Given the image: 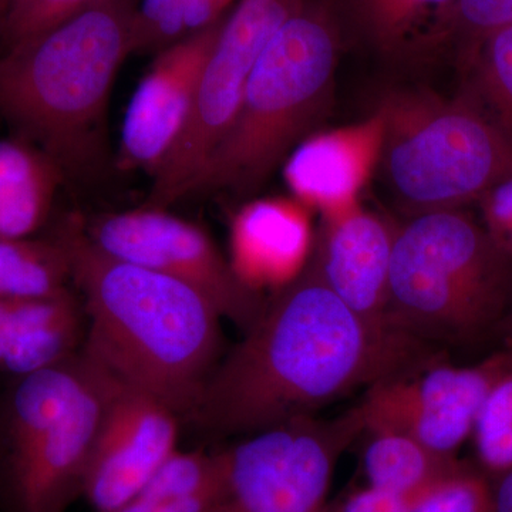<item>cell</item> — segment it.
Wrapping results in <instances>:
<instances>
[{"label":"cell","instance_id":"cell-33","mask_svg":"<svg viewBox=\"0 0 512 512\" xmlns=\"http://www.w3.org/2000/svg\"><path fill=\"white\" fill-rule=\"evenodd\" d=\"M208 512H238L237 508L234 507V504L231 503V500L224 501V503L217 505V507L212 508V510Z\"/></svg>","mask_w":512,"mask_h":512},{"label":"cell","instance_id":"cell-29","mask_svg":"<svg viewBox=\"0 0 512 512\" xmlns=\"http://www.w3.org/2000/svg\"><path fill=\"white\" fill-rule=\"evenodd\" d=\"M477 205L488 234L512 256V175L485 192Z\"/></svg>","mask_w":512,"mask_h":512},{"label":"cell","instance_id":"cell-10","mask_svg":"<svg viewBox=\"0 0 512 512\" xmlns=\"http://www.w3.org/2000/svg\"><path fill=\"white\" fill-rule=\"evenodd\" d=\"M511 366L512 349L474 366H453L431 357L370 384L357 409L365 431L404 434L441 456L457 458L471 440L488 393Z\"/></svg>","mask_w":512,"mask_h":512},{"label":"cell","instance_id":"cell-14","mask_svg":"<svg viewBox=\"0 0 512 512\" xmlns=\"http://www.w3.org/2000/svg\"><path fill=\"white\" fill-rule=\"evenodd\" d=\"M396 228L357 204L323 218L312 252L329 288L372 328L386 333H402L389 320V274Z\"/></svg>","mask_w":512,"mask_h":512},{"label":"cell","instance_id":"cell-8","mask_svg":"<svg viewBox=\"0 0 512 512\" xmlns=\"http://www.w3.org/2000/svg\"><path fill=\"white\" fill-rule=\"evenodd\" d=\"M306 0H239L227 13L207 62L183 130L157 168L148 207L165 208L184 192L237 116L249 77L282 25Z\"/></svg>","mask_w":512,"mask_h":512},{"label":"cell","instance_id":"cell-3","mask_svg":"<svg viewBox=\"0 0 512 512\" xmlns=\"http://www.w3.org/2000/svg\"><path fill=\"white\" fill-rule=\"evenodd\" d=\"M134 0H101L42 35L0 49V119L52 158L66 180L110 161L107 110L133 53Z\"/></svg>","mask_w":512,"mask_h":512},{"label":"cell","instance_id":"cell-24","mask_svg":"<svg viewBox=\"0 0 512 512\" xmlns=\"http://www.w3.org/2000/svg\"><path fill=\"white\" fill-rule=\"evenodd\" d=\"M471 441L476 467L491 481L512 470V366L488 393Z\"/></svg>","mask_w":512,"mask_h":512},{"label":"cell","instance_id":"cell-12","mask_svg":"<svg viewBox=\"0 0 512 512\" xmlns=\"http://www.w3.org/2000/svg\"><path fill=\"white\" fill-rule=\"evenodd\" d=\"M177 414L114 377L82 493L97 512L128 503L177 450Z\"/></svg>","mask_w":512,"mask_h":512},{"label":"cell","instance_id":"cell-18","mask_svg":"<svg viewBox=\"0 0 512 512\" xmlns=\"http://www.w3.org/2000/svg\"><path fill=\"white\" fill-rule=\"evenodd\" d=\"M59 165L20 136L0 140V241L35 237L49 218L60 185Z\"/></svg>","mask_w":512,"mask_h":512},{"label":"cell","instance_id":"cell-31","mask_svg":"<svg viewBox=\"0 0 512 512\" xmlns=\"http://www.w3.org/2000/svg\"><path fill=\"white\" fill-rule=\"evenodd\" d=\"M491 512H512V470L493 481Z\"/></svg>","mask_w":512,"mask_h":512},{"label":"cell","instance_id":"cell-30","mask_svg":"<svg viewBox=\"0 0 512 512\" xmlns=\"http://www.w3.org/2000/svg\"><path fill=\"white\" fill-rule=\"evenodd\" d=\"M220 495L204 494L185 498H131L111 512H208L227 501Z\"/></svg>","mask_w":512,"mask_h":512},{"label":"cell","instance_id":"cell-19","mask_svg":"<svg viewBox=\"0 0 512 512\" xmlns=\"http://www.w3.org/2000/svg\"><path fill=\"white\" fill-rule=\"evenodd\" d=\"M454 3L456 0H348L360 35L386 57L443 46Z\"/></svg>","mask_w":512,"mask_h":512},{"label":"cell","instance_id":"cell-6","mask_svg":"<svg viewBox=\"0 0 512 512\" xmlns=\"http://www.w3.org/2000/svg\"><path fill=\"white\" fill-rule=\"evenodd\" d=\"M377 110L383 117L379 168L412 215L463 210L512 175V141L468 97L399 90Z\"/></svg>","mask_w":512,"mask_h":512},{"label":"cell","instance_id":"cell-4","mask_svg":"<svg viewBox=\"0 0 512 512\" xmlns=\"http://www.w3.org/2000/svg\"><path fill=\"white\" fill-rule=\"evenodd\" d=\"M340 43L335 2L306 0L259 57L237 116L183 198L258 191L329 110Z\"/></svg>","mask_w":512,"mask_h":512},{"label":"cell","instance_id":"cell-20","mask_svg":"<svg viewBox=\"0 0 512 512\" xmlns=\"http://www.w3.org/2000/svg\"><path fill=\"white\" fill-rule=\"evenodd\" d=\"M367 433L362 453L366 484L402 494H421L456 471L463 461L444 457L429 447L392 431Z\"/></svg>","mask_w":512,"mask_h":512},{"label":"cell","instance_id":"cell-15","mask_svg":"<svg viewBox=\"0 0 512 512\" xmlns=\"http://www.w3.org/2000/svg\"><path fill=\"white\" fill-rule=\"evenodd\" d=\"M382 143L379 110L362 123L312 133L284 161L293 198L308 210L319 211L322 218L360 204V192L379 168Z\"/></svg>","mask_w":512,"mask_h":512},{"label":"cell","instance_id":"cell-13","mask_svg":"<svg viewBox=\"0 0 512 512\" xmlns=\"http://www.w3.org/2000/svg\"><path fill=\"white\" fill-rule=\"evenodd\" d=\"M224 19L157 53L128 104L117 165L153 175L170 153L190 113L202 67Z\"/></svg>","mask_w":512,"mask_h":512},{"label":"cell","instance_id":"cell-26","mask_svg":"<svg viewBox=\"0 0 512 512\" xmlns=\"http://www.w3.org/2000/svg\"><path fill=\"white\" fill-rule=\"evenodd\" d=\"M493 481L463 463L430 488L410 512H491Z\"/></svg>","mask_w":512,"mask_h":512},{"label":"cell","instance_id":"cell-1","mask_svg":"<svg viewBox=\"0 0 512 512\" xmlns=\"http://www.w3.org/2000/svg\"><path fill=\"white\" fill-rule=\"evenodd\" d=\"M430 353L410 336L372 328L329 288L311 256L215 367L194 416L215 433L251 436L315 416Z\"/></svg>","mask_w":512,"mask_h":512},{"label":"cell","instance_id":"cell-11","mask_svg":"<svg viewBox=\"0 0 512 512\" xmlns=\"http://www.w3.org/2000/svg\"><path fill=\"white\" fill-rule=\"evenodd\" d=\"M83 228L101 251L184 282L245 330L264 309L261 293L244 282L210 235L165 208L100 214Z\"/></svg>","mask_w":512,"mask_h":512},{"label":"cell","instance_id":"cell-21","mask_svg":"<svg viewBox=\"0 0 512 512\" xmlns=\"http://www.w3.org/2000/svg\"><path fill=\"white\" fill-rule=\"evenodd\" d=\"M69 284V252L56 234L0 241V299L46 298Z\"/></svg>","mask_w":512,"mask_h":512},{"label":"cell","instance_id":"cell-9","mask_svg":"<svg viewBox=\"0 0 512 512\" xmlns=\"http://www.w3.org/2000/svg\"><path fill=\"white\" fill-rule=\"evenodd\" d=\"M363 431L356 406L251 434L227 451L229 500L238 512H325L336 463Z\"/></svg>","mask_w":512,"mask_h":512},{"label":"cell","instance_id":"cell-2","mask_svg":"<svg viewBox=\"0 0 512 512\" xmlns=\"http://www.w3.org/2000/svg\"><path fill=\"white\" fill-rule=\"evenodd\" d=\"M82 293L83 353L121 383L194 414L221 350V315L194 288L106 254L69 218L56 232Z\"/></svg>","mask_w":512,"mask_h":512},{"label":"cell","instance_id":"cell-16","mask_svg":"<svg viewBox=\"0 0 512 512\" xmlns=\"http://www.w3.org/2000/svg\"><path fill=\"white\" fill-rule=\"evenodd\" d=\"M313 245L308 208L295 198L248 202L232 222L231 264L256 291L292 282L308 265Z\"/></svg>","mask_w":512,"mask_h":512},{"label":"cell","instance_id":"cell-27","mask_svg":"<svg viewBox=\"0 0 512 512\" xmlns=\"http://www.w3.org/2000/svg\"><path fill=\"white\" fill-rule=\"evenodd\" d=\"M512 26V0H456L448 16L444 45L457 42L464 55L484 37Z\"/></svg>","mask_w":512,"mask_h":512},{"label":"cell","instance_id":"cell-23","mask_svg":"<svg viewBox=\"0 0 512 512\" xmlns=\"http://www.w3.org/2000/svg\"><path fill=\"white\" fill-rule=\"evenodd\" d=\"M470 96L512 141V26L484 37L466 55Z\"/></svg>","mask_w":512,"mask_h":512},{"label":"cell","instance_id":"cell-32","mask_svg":"<svg viewBox=\"0 0 512 512\" xmlns=\"http://www.w3.org/2000/svg\"><path fill=\"white\" fill-rule=\"evenodd\" d=\"M498 333H500L501 338L504 340L505 349H512V308L508 315L505 316L503 323H501Z\"/></svg>","mask_w":512,"mask_h":512},{"label":"cell","instance_id":"cell-25","mask_svg":"<svg viewBox=\"0 0 512 512\" xmlns=\"http://www.w3.org/2000/svg\"><path fill=\"white\" fill-rule=\"evenodd\" d=\"M101 0H6L0 8V49L62 25Z\"/></svg>","mask_w":512,"mask_h":512},{"label":"cell","instance_id":"cell-28","mask_svg":"<svg viewBox=\"0 0 512 512\" xmlns=\"http://www.w3.org/2000/svg\"><path fill=\"white\" fill-rule=\"evenodd\" d=\"M424 493L402 494L365 484L328 503L325 512H410Z\"/></svg>","mask_w":512,"mask_h":512},{"label":"cell","instance_id":"cell-17","mask_svg":"<svg viewBox=\"0 0 512 512\" xmlns=\"http://www.w3.org/2000/svg\"><path fill=\"white\" fill-rule=\"evenodd\" d=\"M84 316L70 289L46 298L0 299V375L19 379L72 359Z\"/></svg>","mask_w":512,"mask_h":512},{"label":"cell","instance_id":"cell-34","mask_svg":"<svg viewBox=\"0 0 512 512\" xmlns=\"http://www.w3.org/2000/svg\"><path fill=\"white\" fill-rule=\"evenodd\" d=\"M5 2H6V0H0V8H2L3 3H5Z\"/></svg>","mask_w":512,"mask_h":512},{"label":"cell","instance_id":"cell-7","mask_svg":"<svg viewBox=\"0 0 512 512\" xmlns=\"http://www.w3.org/2000/svg\"><path fill=\"white\" fill-rule=\"evenodd\" d=\"M113 383L84 353L15 379L3 437L19 512H63L82 491Z\"/></svg>","mask_w":512,"mask_h":512},{"label":"cell","instance_id":"cell-22","mask_svg":"<svg viewBox=\"0 0 512 512\" xmlns=\"http://www.w3.org/2000/svg\"><path fill=\"white\" fill-rule=\"evenodd\" d=\"M235 0H134L133 53L163 52L227 16Z\"/></svg>","mask_w":512,"mask_h":512},{"label":"cell","instance_id":"cell-5","mask_svg":"<svg viewBox=\"0 0 512 512\" xmlns=\"http://www.w3.org/2000/svg\"><path fill=\"white\" fill-rule=\"evenodd\" d=\"M512 308V256L463 210L412 215L396 228L389 274L394 329L433 348L498 332Z\"/></svg>","mask_w":512,"mask_h":512}]
</instances>
